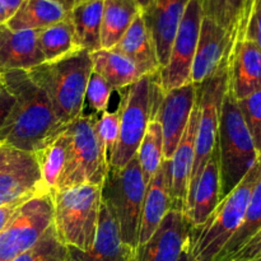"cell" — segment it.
<instances>
[{
  "mask_svg": "<svg viewBox=\"0 0 261 261\" xmlns=\"http://www.w3.org/2000/svg\"><path fill=\"white\" fill-rule=\"evenodd\" d=\"M2 76L14 105L0 127V144L36 153L68 126L59 121L48 97L27 71L10 70Z\"/></svg>",
  "mask_w": 261,
  "mask_h": 261,
  "instance_id": "cell-1",
  "label": "cell"
},
{
  "mask_svg": "<svg viewBox=\"0 0 261 261\" xmlns=\"http://www.w3.org/2000/svg\"><path fill=\"white\" fill-rule=\"evenodd\" d=\"M92 71L91 53L76 50L58 60L45 61L27 73L48 97L59 121L68 126L83 115Z\"/></svg>",
  "mask_w": 261,
  "mask_h": 261,
  "instance_id": "cell-2",
  "label": "cell"
},
{
  "mask_svg": "<svg viewBox=\"0 0 261 261\" xmlns=\"http://www.w3.org/2000/svg\"><path fill=\"white\" fill-rule=\"evenodd\" d=\"M261 176V155L239 185L200 226L191 227L189 246L196 261H216L244 221L250 196Z\"/></svg>",
  "mask_w": 261,
  "mask_h": 261,
  "instance_id": "cell-3",
  "label": "cell"
},
{
  "mask_svg": "<svg viewBox=\"0 0 261 261\" xmlns=\"http://www.w3.org/2000/svg\"><path fill=\"white\" fill-rule=\"evenodd\" d=\"M217 150L221 171V194L223 199L239 185L260 157L237 99L228 87L221 109Z\"/></svg>",
  "mask_w": 261,
  "mask_h": 261,
  "instance_id": "cell-4",
  "label": "cell"
},
{
  "mask_svg": "<svg viewBox=\"0 0 261 261\" xmlns=\"http://www.w3.org/2000/svg\"><path fill=\"white\" fill-rule=\"evenodd\" d=\"M54 201V226L66 246L89 250L96 239L102 186L76 185L51 193Z\"/></svg>",
  "mask_w": 261,
  "mask_h": 261,
  "instance_id": "cell-5",
  "label": "cell"
},
{
  "mask_svg": "<svg viewBox=\"0 0 261 261\" xmlns=\"http://www.w3.org/2000/svg\"><path fill=\"white\" fill-rule=\"evenodd\" d=\"M97 120L96 112L81 115L66 127V163L56 190L76 185H103L110 161L97 135Z\"/></svg>",
  "mask_w": 261,
  "mask_h": 261,
  "instance_id": "cell-6",
  "label": "cell"
},
{
  "mask_svg": "<svg viewBox=\"0 0 261 261\" xmlns=\"http://www.w3.org/2000/svg\"><path fill=\"white\" fill-rule=\"evenodd\" d=\"M145 190L147 184L137 154L125 167H110L102 185V201L116 219L121 240L132 250L139 244V227Z\"/></svg>",
  "mask_w": 261,
  "mask_h": 261,
  "instance_id": "cell-7",
  "label": "cell"
},
{
  "mask_svg": "<svg viewBox=\"0 0 261 261\" xmlns=\"http://www.w3.org/2000/svg\"><path fill=\"white\" fill-rule=\"evenodd\" d=\"M228 66L229 56L222 61L221 65L211 76L196 86L200 116H199L198 133H196L195 157H194L193 170L189 181L186 204L198 184L204 166L206 165L217 148L221 109L228 87Z\"/></svg>",
  "mask_w": 261,
  "mask_h": 261,
  "instance_id": "cell-8",
  "label": "cell"
},
{
  "mask_svg": "<svg viewBox=\"0 0 261 261\" xmlns=\"http://www.w3.org/2000/svg\"><path fill=\"white\" fill-rule=\"evenodd\" d=\"M153 75H144L122 89L119 103L120 129L110 167L122 168L135 157L150 121Z\"/></svg>",
  "mask_w": 261,
  "mask_h": 261,
  "instance_id": "cell-9",
  "label": "cell"
},
{
  "mask_svg": "<svg viewBox=\"0 0 261 261\" xmlns=\"http://www.w3.org/2000/svg\"><path fill=\"white\" fill-rule=\"evenodd\" d=\"M54 223L51 194L23 201L0 232V261H13L30 250Z\"/></svg>",
  "mask_w": 261,
  "mask_h": 261,
  "instance_id": "cell-10",
  "label": "cell"
},
{
  "mask_svg": "<svg viewBox=\"0 0 261 261\" xmlns=\"http://www.w3.org/2000/svg\"><path fill=\"white\" fill-rule=\"evenodd\" d=\"M203 18L200 0H190L173 38L168 63L158 71V82L163 92L191 83V66L198 47Z\"/></svg>",
  "mask_w": 261,
  "mask_h": 261,
  "instance_id": "cell-11",
  "label": "cell"
},
{
  "mask_svg": "<svg viewBox=\"0 0 261 261\" xmlns=\"http://www.w3.org/2000/svg\"><path fill=\"white\" fill-rule=\"evenodd\" d=\"M46 193L35 153L0 144V206L22 204Z\"/></svg>",
  "mask_w": 261,
  "mask_h": 261,
  "instance_id": "cell-12",
  "label": "cell"
},
{
  "mask_svg": "<svg viewBox=\"0 0 261 261\" xmlns=\"http://www.w3.org/2000/svg\"><path fill=\"white\" fill-rule=\"evenodd\" d=\"M196 101V86L185 84L178 88L163 92L160 87L153 88L152 112L158 117L163 134V160L170 161L186 129L190 114Z\"/></svg>",
  "mask_w": 261,
  "mask_h": 261,
  "instance_id": "cell-13",
  "label": "cell"
},
{
  "mask_svg": "<svg viewBox=\"0 0 261 261\" xmlns=\"http://www.w3.org/2000/svg\"><path fill=\"white\" fill-rule=\"evenodd\" d=\"M190 228L182 212L170 211L154 233L133 250L130 261H178L188 245Z\"/></svg>",
  "mask_w": 261,
  "mask_h": 261,
  "instance_id": "cell-14",
  "label": "cell"
},
{
  "mask_svg": "<svg viewBox=\"0 0 261 261\" xmlns=\"http://www.w3.org/2000/svg\"><path fill=\"white\" fill-rule=\"evenodd\" d=\"M189 2L190 0H153L142 10L161 69L168 63L173 38Z\"/></svg>",
  "mask_w": 261,
  "mask_h": 261,
  "instance_id": "cell-15",
  "label": "cell"
},
{
  "mask_svg": "<svg viewBox=\"0 0 261 261\" xmlns=\"http://www.w3.org/2000/svg\"><path fill=\"white\" fill-rule=\"evenodd\" d=\"M199 116V101L196 96L195 105L190 114L186 129L181 137L180 143L170 160V189L171 200H172V211L182 212L185 214L186 196H188L189 181H190L191 170H193L194 157H195V142L198 133Z\"/></svg>",
  "mask_w": 261,
  "mask_h": 261,
  "instance_id": "cell-16",
  "label": "cell"
},
{
  "mask_svg": "<svg viewBox=\"0 0 261 261\" xmlns=\"http://www.w3.org/2000/svg\"><path fill=\"white\" fill-rule=\"evenodd\" d=\"M232 48L233 42L228 33L216 22L204 17L191 66V83L198 86L211 76L222 61L228 58Z\"/></svg>",
  "mask_w": 261,
  "mask_h": 261,
  "instance_id": "cell-17",
  "label": "cell"
},
{
  "mask_svg": "<svg viewBox=\"0 0 261 261\" xmlns=\"http://www.w3.org/2000/svg\"><path fill=\"white\" fill-rule=\"evenodd\" d=\"M133 250L120 236L119 226L111 211L102 201L96 239L89 250H78L68 246L69 261H130Z\"/></svg>",
  "mask_w": 261,
  "mask_h": 261,
  "instance_id": "cell-18",
  "label": "cell"
},
{
  "mask_svg": "<svg viewBox=\"0 0 261 261\" xmlns=\"http://www.w3.org/2000/svg\"><path fill=\"white\" fill-rule=\"evenodd\" d=\"M228 89L237 101L261 89V50L250 38L245 37L232 48Z\"/></svg>",
  "mask_w": 261,
  "mask_h": 261,
  "instance_id": "cell-19",
  "label": "cell"
},
{
  "mask_svg": "<svg viewBox=\"0 0 261 261\" xmlns=\"http://www.w3.org/2000/svg\"><path fill=\"white\" fill-rule=\"evenodd\" d=\"M45 63L37 43V31L10 30L0 24V73L31 70Z\"/></svg>",
  "mask_w": 261,
  "mask_h": 261,
  "instance_id": "cell-20",
  "label": "cell"
},
{
  "mask_svg": "<svg viewBox=\"0 0 261 261\" xmlns=\"http://www.w3.org/2000/svg\"><path fill=\"white\" fill-rule=\"evenodd\" d=\"M170 181V161L163 160L145 190L139 227V244L147 241L168 212L172 211Z\"/></svg>",
  "mask_w": 261,
  "mask_h": 261,
  "instance_id": "cell-21",
  "label": "cell"
},
{
  "mask_svg": "<svg viewBox=\"0 0 261 261\" xmlns=\"http://www.w3.org/2000/svg\"><path fill=\"white\" fill-rule=\"evenodd\" d=\"M222 200L221 171H219L218 150H214L204 166L198 184L188 200L185 216L191 227L203 224Z\"/></svg>",
  "mask_w": 261,
  "mask_h": 261,
  "instance_id": "cell-22",
  "label": "cell"
},
{
  "mask_svg": "<svg viewBox=\"0 0 261 261\" xmlns=\"http://www.w3.org/2000/svg\"><path fill=\"white\" fill-rule=\"evenodd\" d=\"M111 50L132 60L142 76L153 75L161 70L154 45L142 17V13L135 18L129 30Z\"/></svg>",
  "mask_w": 261,
  "mask_h": 261,
  "instance_id": "cell-23",
  "label": "cell"
},
{
  "mask_svg": "<svg viewBox=\"0 0 261 261\" xmlns=\"http://www.w3.org/2000/svg\"><path fill=\"white\" fill-rule=\"evenodd\" d=\"M204 17L221 25L234 43L244 40L259 0H200Z\"/></svg>",
  "mask_w": 261,
  "mask_h": 261,
  "instance_id": "cell-24",
  "label": "cell"
},
{
  "mask_svg": "<svg viewBox=\"0 0 261 261\" xmlns=\"http://www.w3.org/2000/svg\"><path fill=\"white\" fill-rule=\"evenodd\" d=\"M103 0H87L68 12L73 24L74 40L81 50L88 53L101 48V23Z\"/></svg>",
  "mask_w": 261,
  "mask_h": 261,
  "instance_id": "cell-25",
  "label": "cell"
},
{
  "mask_svg": "<svg viewBox=\"0 0 261 261\" xmlns=\"http://www.w3.org/2000/svg\"><path fill=\"white\" fill-rule=\"evenodd\" d=\"M140 13L142 8L135 0H103L101 48L111 50Z\"/></svg>",
  "mask_w": 261,
  "mask_h": 261,
  "instance_id": "cell-26",
  "label": "cell"
},
{
  "mask_svg": "<svg viewBox=\"0 0 261 261\" xmlns=\"http://www.w3.org/2000/svg\"><path fill=\"white\" fill-rule=\"evenodd\" d=\"M68 17V12L53 0H23L19 9L5 24L14 31H38L60 22Z\"/></svg>",
  "mask_w": 261,
  "mask_h": 261,
  "instance_id": "cell-27",
  "label": "cell"
},
{
  "mask_svg": "<svg viewBox=\"0 0 261 261\" xmlns=\"http://www.w3.org/2000/svg\"><path fill=\"white\" fill-rule=\"evenodd\" d=\"M93 71L103 76L115 91H122L142 78L132 60L114 50H99L91 54Z\"/></svg>",
  "mask_w": 261,
  "mask_h": 261,
  "instance_id": "cell-28",
  "label": "cell"
},
{
  "mask_svg": "<svg viewBox=\"0 0 261 261\" xmlns=\"http://www.w3.org/2000/svg\"><path fill=\"white\" fill-rule=\"evenodd\" d=\"M65 130L35 153L40 170L41 182L46 193L51 194L56 190L65 167L68 153V135Z\"/></svg>",
  "mask_w": 261,
  "mask_h": 261,
  "instance_id": "cell-29",
  "label": "cell"
},
{
  "mask_svg": "<svg viewBox=\"0 0 261 261\" xmlns=\"http://www.w3.org/2000/svg\"><path fill=\"white\" fill-rule=\"evenodd\" d=\"M37 43L45 61H54L81 50L74 40V30L69 15L65 19L37 31Z\"/></svg>",
  "mask_w": 261,
  "mask_h": 261,
  "instance_id": "cell-30",
  "label": "cell"
},
{
  "mask_svg": "<svg viewBox=\"0 0 261 261\" xmlns=\"http://www.w3.org/2000/svg\"><path fill=\"white\" fill-rule=\"evenodd\" d=\"M261 229V176L259 181L255 185L250 196L249 205H247L246 213H245L244 221L241 226L232 236V239L227 242L224 249L219 254L216 261H226L231 257L234 252L239 251L254 234H256Z\"/></svg>",
  "mask_w": 261,
  "mask_h": 261,
  "instance_id": "cell-31",
  "label": "cell"
},
{
  "mask_svg": "<svg viewBox=\"0 0 261 261\" xmlns=\"http://www.w3.org/2000/svg\"><path fill=\"white\" fill-rule=\"evenodd\" d=\"M145 184H149L163 162V134L160 120L155 115L150 117L147 132L137 152Z\"/></svg>",
  "mask_w": 261,
  "mask_h": 261,
  "instance_id": "cell-32",
  "label": "cell"
},
{
  "mask_svg": "<svg viewBox=\"0 0 261 261\" xmlns=\"http://www.w3.org/2000/svg\"><path fill=\"white\" fill-rule=\"evenodd\" d=\"M13 261H69L68 246L61 241L53 223L30 250Z\"/></svg>",
  "mask_w": 261,
  "mask_h": 261,
  "instance_id": "cell-33",
  "label": "cell"
},
{
  "mask_svg": "<svg viewBox=\"0 0 261 261\" xmlns=\"http://www.w3.org/2000/svg\"><path fill=\"white\" fill-rule=\"evenodd\" d=\"M237 103L241 110L247 129L251 134L256 152L261 155V89L245 98L239 99Z\"/></svg>",
  "mask_w": 261,
  "mask_h": 261,
  "instance_id": "cell-34",
  "label": "cell"
},
{
  "mask_svg": "<svg viewBox=\"0 0 261 261\" xmlns=\"http://www.w3.org/2000/svg\"><path fill=\"white\" fill-rule=\"evenodd\" d=\"M114 92L115 89L110 86L109 82L103 76H101L96 71H92L88 86H87L86 101L96 114L107 111L110 98Z\"/></svg>",
  "mask_w": 261,
  "mask_h": 261,
  "instance_id": "cell-35",
  "label": "cell"
},
{
  "mask_svg": "<svg viewBox=\"0 0 261 261\" xmlns=\"http://www.w3.org/2000/svg\"><path fill=\"white\" fill-rule=\"evenodd\" d=\"M119 129H120V111L119 109L114 112L103 111L101 116L98 117L96 124L97 135L99 138V142L103 145L105 150L107 153V157H111L115 147H116L117 139H119Z\"/></svg>",
  "mask_w": 261,
  "mask_h": 261,
  "instance_id": "cell-36",
  "label": "cell"
},
{
  "mask_svg": "<svg viewBox=\"0 0 261 261\" xmlns=\"http://www.w3.org/2000/svg\"><path fill=\"white\" fill-rule=\"evenodd\" d=\"M226 261H261V229Z\"/></svg>",
  "mask_w": 261,
  "mask_h": 261,
  "instance_id": "cell-37",
  "label": "cell"
},
{
  "mask_svg": "<svg viewBox=\"0 0 261 261\" xmlns=\"http://www.w3.org/2000/svg\"><path fill=\"white\" fill-rule=\"evenodd\" d=\"M13 105H14V97L5 86L2 73H0V127L9 115Z\"/></svg>",
  "mask_w": 261,
  "mask_h": 261,
  "instance_id": "cell-38",
  "label": "cell"
},
{
  "mask_svg": "<svg viewBox=\"0 0 261 261\" xmlns=\"http://www.w3.org/2000/svg\"><path fill=\"white\" fill-rule=\"evenodd\" d=\"M246 38L254 41L261 50V3L256 5L246 31Z\"/></svg>",
  "mask_w": 261,
  "mask_h": 261,
  "instance_id": "cell-39",
  "label": "cell"
},
{
  "mask_svg": "<svg viewBox=\"0 0 261 261\" xmlns=\"http://www.w3.org/2000/svg\"><path fill=\"white\" fill-rule=\"evenodd\" d=\"M18 205H19V204H9V205L0 206V232L4 228V226L7 224V222L9 221V218L12 217V214L14 213V211L17 209Z\"/></svg>",
  "mask_w": 261,
  "mask_h": 261,
  "instance_id": "cell-40",
  "label": "cell"
},
{
  "mask_svg": "<svg viewBox=\"0 0 261 261\" xmlns=\"http://www.w3.org/2000/svg\"><path fill=\"white\" fill-rule=\"evenodd\" d=\"M0 3H2L3 7H4L5 13H7V17L8 19H9V18L12 17L18 9H19L23 0H0Z\"/></svg>",
  "mask_w": 261,
  "mask_h": 261,
  "instance_id": "cell-41",
  "label": "cell"
},
{
  "mask_svg": "<svg viewBox=\"0 0 261 261\" xmlns=\"http://www.w3.org/2000/svg\"><path fill=\"white\" fill-rule=\"evenodd\" d=\"M53 2L58 3L59 5H61L65 12H70L74 7H76V5L81 4V3L87 2V0H53Z\"/></svg>",
  "mask_w": 261,
  "mask_h": 261,
  "instance_id": "cell-42",
  "label": "cell"
},
{
  "mask_svg": "<svg viewBox=\"0 0 261 261\" xmlns=\"http://www.w3.org/2000/svg\"><path fill=\"white\" fill-rule=\"evenodd\" d=\"M178 261H196L195 257L193 256V254H191V250H190V246H189V241H188V245H186L185 250L182 251V254H181L180 259Z\"/></svg>",
  "mask_w": 261,
  "mask_h": 261,
  "instance_id": "cell-43",
  "label": "cell"
},
{
  "mask_svg": "<svg viewBox=\"0 0 261 261\" xmlns=\"http://www.w3.org/2000/svg\"><path fill=\"white\" fill-rule=\"evenodd\" d=\"M7 20H8L7 13H5V9H4V7H3V4L0 3V24H3V23H7Z\"/></svg>",
  "mask_w": 261,
  "mask_h": 261,
  "instance_id": "cell-44",
  "label": "cell"
},
{
  "mask_svg": "<svg viewBox=\"0 0 261 261\" xmlns=\"http://www.w3.org/2000/svg\"><path fill=\"white\" fill-rule=\"evenodd\" d=\"M135 2L139 4V7L142 8V10H143V9H145V8H147L148 5L153 2V0H135Z\"/></svg>",
  "mask_w": 261,
  "mask_h": 261,
  "instance_id": "cell-45",
  "label": "cell"
},
{
  "mask_svg": "<svg viewBox=\"0 0 261 261\" xmlns=\"http://www.w3.org/2000/svg\"><path fill=\"white\" fill-rule=\"evenodd\" d=\"M259 3H261V0H259ZM259 3H257V4H259Z\"/></svg>",
  "mask_w": 261,
  "mask_h": 261,
  "instance_id": "cell-46",
  "label": "cell"
}]
</instances>
